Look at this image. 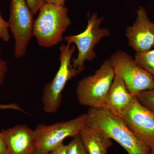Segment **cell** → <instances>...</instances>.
<instances>
[{
    "label": "cell",
    "instance_id": "cell-8",
    "mask_svg": "<svg viewBox=\"0 0 154 154\" xmlns=\"http://www.w3.org/2000/svg\"><path fill=\"white\" fill-rule=\"evenodd\" d=\"M86 113L51 125L38 124L34 130L36 149L49 153L63 143L65 139L80 134L86 125Z\"/></svg>",
    "mask_w": 154,
    "mask_h": 154
},
{
    "label": "cell",
    "instance_id": "cell-6",
    "mask_svg": "<svg viewBox=\"0 0 154 154\" xmlns=\"http://www.w3.org/2000/svg\"><path fill=\"white\" fill-rule=\"evenodd\" d=\"M115 74L119 76L132 96L154 90V76L140 66L132 56L118 51L109 59Z\"/></svg>",
    "mask_w": 154,
    "mask_h": 154
},
{
    "label": "cell",
    "instance_id": "cell-2",
    "mask_svg": "<svg viewBox=\"0 0 154 154\" xmlns=\"http://www.w3.org/2000/svg\"><path fill=\"white\" fill-rule=\"evenodd\" d=\"M65 6L45 3L34 21L33 36L38 45L44 48L55 46L62 42L63 35L72 24Z\"/></svg>",
    "mask_w": 154,
    "mask_h": 154
},
{
    "label": "cell",
    "instance_id": "cell-26",
    "mask_svg": "<svg viewBox=\"0 0 154 154\" xmlns=\"http://www.w3.org/2000/svg\"><path fill=\"white\" fill-rule=\"evenodd\" d=\"M153 17H154V13H153Z\"/></svg>",
    "mask_w": 154,
    "mask_h": 154
},
{
    "label": "cell",
    "instance_id": "cell-12",
    "mask_svg": "<svg viewBox=\"0 0 154 154\" xmlns=\"http://www.w3.org/2000/svg\"><path fill=\"white\" fill-rule=\"evenodd\" d=\"M133 96L128 91L121 77L115 74L102 107L119 117L129 107Z\"/></svg>",
    "mask_w": 154,
    "mask_h": 154
},
{
    "label": "cell",
    "instance_id": "cell-27",
    "mask_svg": "<svg viewBox=\"0 0 154 154\" xmlns=\"http://www.w3.org/2000/svg\"></svg>",
    "mask_w": 154,
    "mask_h": 154
},
{
    "label": "cell",
    "instance_id": "cell-15",
    "mask_svg": "<svg viewBox=\"0 0 154 154\" xmlns=\"http://www.w3.org/2000/svg\"><path fill=\"white\" fill-rule=\"evenodd\" d=\"M67 154H88L80 134L74 137L67 145Z\"/></svg>",
    "mask_w": 154,
    "mask_h": 154
},
{
    "label": "cell",
    "instance_id": "cell-14",
    "mask_svg": "<svg viewBox=\"0 0 154 154\" xmlns=\"http://www.w3.org/2000/svg\"><path fill=\"white\" fill-rule=\"evenodd\" d=\"M135 60L154 76V48L144 52L136 53Z\"/></svg>",
    "mask_w": 154,
    "mask_h": 154
},
{
    "label": "cell",
    "instance_id": "cell-10",
    "mask_svg": "<svg viewBox=\"0 0 154 154\" xmlns=\"http://www.w3.org/2000/svg\"><path fill=\"white\" fill-rule=\"evenodd\" d=\"M128 45L136 53L144 52L154 48V23L149 19L144 8L137 11L135 21L126 29Z\"/></svg>",
    "mask_w": 154,
    "mask_h": 154
},
{
    "label": "cell",
    "instance_id": "cell-20",
    "mask_svg": "<svg viewBox=\"0 0 154 154\" xmlns=\"http://www.w3.org/2000/svg\"><path fill=\"white\" fill-rule=\"evenodd\" d=\"M67 145L62 143L52 150L50 152L49 154H67Z\"/></svg>",
    "mask_w": 154,
    "mask_h": 154
},
{
    "label": "cell",
    "instance_id": "cell-22",
    "mask_svg": "<svg viewBox=\"0 0 154 154\" xmlns=\"http://www.w3.org/2000/svg\"><path fill=\"white\" fill-rule=\"evenodd\" d=\"M45 2L51 3L59 6H65L66 0H45Z\"/></svg>",
    "mask_w": 154,
    "mask_h": 154
},
{
    "label": "cell",
    "instance_id": "cell-7",
    "mask_svg": "<svg viewBox=\"0 0 154 154\" xmlns=\"http://www.w3.org/2000/svg\"><path fill=\"white\" fill-rule=\"evenodd\" d=\"M33 13L26 0H11L9 30L15 39L14 54L16 58L24 56L33 36L34 21Z\"/></svg>",
    "mask_w": 154,
    "mask_h": 154
},
{
    "label": "cell",
    "instance_id": "cell-11",
    "mask_svg": "<svg viewBox=\"0 0 154 154\" xmlns=\"http://www.w3.org/2000/svg\"><path fill=\"white\" fill-rule=\"evenodd\" d=\"M9 154H30L36 149L35 132L25 125L2 130Z\"/></svg>",
    "mask_w": 154,
    "mask_h": 154
},
{
    "label": "cell",
    "instance_id": "cell-13",
    "mask_svg": "<svg viewBox=\"0 0 154 154\" xmlns=\"http://www.w3.org/2000/svg\"><path fill=\"white\" fill-rule=\"evenodd\" d=\"M80 135L88 154H107L108 149L113 144L110 138L86 125Z\"/></svg>",
    "mask_w": 154,
    "mask_h": 154
},
{
    "label": "cell",
    "instance_id": "cell-5",
    "mask_svg": "<svg viewBox=\"0 0 154 154\" xmlns=\"http://www.w3.org/2000/svg\"><path fill=\"white\" fill-rule=\"evenodd\" d=\"M88 25L83 32L64 38L67 43L75 44L78 48V55L72 60V63L73 67L80 72L85 69V62L91 61L96 57L95 48L102 38L110 34L107 28H101L104 20L102 17H98V14L95 13L88 14Z\"/></svg>",
    "mask_w": 154,
    "mask_h": 154
},
{
    "label": "cell",
    "instance_id": "cell-21",
    "mask_svg": "<svg viewBox=\"0 0 154 154\" xmlns=\"http://www.w3.org/2000/svg\"><path fill=\"white\" fill-rule=\"evenodd\" d=\"M9 154L5 142L4 140L2 135L0 132V154Z\"/></svg>",
    "mask_w": 154,
    "mask_h": 154
},
{
    "label": "cell",
    "instance_id": "cell-3",
    "mask_svg": "<svg viewBox=\"0 0 154 154\" xmlns=\"http://www.w3.org/2000/svg\"><path fill=\"white\" fill-rule=\"evenodd\" d=\"M115 76L110 59L106 60L94 75L78 83L76 93L79 103L90 107H103Z\"/></svg>",
    "mask_w": 154,
    "mask_h": 154
},
{
    "label": "cell",
    "instance_id": "cell-18",
    "mask_svg": "<svg viewBox=\"0 0 154 154\" xmlns=\"http://www.w3.org/2000/svg\"><path fill=\"white\" fill-rule=\"evenodd\" d=\"M33 15L38 13L39 10L45 4V0H26Z\"/></svg>",
    "mask_w": 154,
    "mask_h": 154
},
{
    "label": "cell",
    "instance_id": "cell-19",
    "mask_svg": "<svg viewBox=\"0 0 154 154\" xmlns=\"http://www.w3.org/2000/svg\"><path fill=\"white\" fill-rule=\"evenodd\" d=\"M2 50L0 48V86L4 82L5 77L8 72V64L7 62L1 57Z\"/></svg>",
    "mask_w": 154,
    "mask_h": 154
},
{
    "label": "cell",
    "instance_id": "cell-4",
    "mask_svg": "<svg viewBox=\"0 0 154 154\" xmlns=\"http://www.w3.org/2000/svg\"><path fill=\"white\" fill-rule=\"evenodd\" d=\"M75 45L67 43L60 47V65L54 79L45 86L42 96L43 109L46 113H55L62 101V92L67 82L80 72L72 63V57L75 51Z\"/></svg>",
    "mask_w": 154,
    "mask_h": 154
},
{
    "label": "cell",
    "instance_id": "cell-1",
    "mask_svg": "<svg viewBox=\"0 0 154 154\" xmlns=\"http://www.w3.org/2000/svg\"><path fill=\"white\" fill-rule=\"evenodd\" d=\"M86 126L117 142L128 154H151V150L130 130L119 116L103 107H90L86 113Z\"/></svg>",
    "mask_w": 154,
    "mask_h": 154
},
{
    "label": "cell",
    "instance_id": "cell-24",
    "mask_svg": "<svg viewBox=\"0 0 154 154\" xmlns=\"http://www.w3.org/2000/svg\"><path fill=\"white\" fill-rule=\"evenodd\" d=\"M0 107H6V106H3V105H2V106H0Z\"/></svg>",
    "mask_w": 154,
    "mask_h": 154
},
{
    "label": "cell",
    "instance_id": "cell-23",
    "mask_svg": "<svg viewBox=\"0 0 154 154\" xmlns=\"http://www.w3.org/2000/svg\"><path fill=\"white\" fill-rule=\"evenodd\" d=\"M30 154H49V153L45 152L42 151L38 149H36L32 153Z\"/></svg>",
    "mask_w": 154,
    "mask_h": 154
},
{
    "label": "cell",
    "instance_id": "cell-17",
    "mask_svg": "<svg viewBox=\"0 0 154 154\" xmlns=\"http://www.w3.org/2000/svg\"><path fill=\"white\" fill-rule=\"evenodd\" d=\"M9 30L8 23L2 17L0 11V39L9 41L11 38Z\"/></svg>",
    "mask_w": 154,
    "mask_h": 154
},
{
    "label": "cell",
    "instance_id": "cell-16",
    "mask_svg": "<svg viewBox=\"0 0 154 154\" xmlns=\"http://www.w3.org/2000/svg\"><path fill=\"white\" fill-rule=\"evenodd\" d=\"M136 97L143 105L154 113V90L141 92Z\"/></svg>",
    "mask_w": 154,
    "mask_h": 154
},
{
    "label": "cell",
    "instance_id": "cell-9",
    "mask_svg": "<svg viewBox=\"0 0 154 154\" xmlns=\"http://www.w3.org/2000/svg\"><path fill=\"white\" fill-rule=\"evenodd\" d=\"M134 134L154 151V113L134 96L129 107L119 116Z\"/></svg>",
    "mask_w": 154,
    "mask_h": 154
},
{
    "label": "cell",
    "instance_id": "cell-25",
    "mask_svg": "<svg viewBox=\"0 0 154 154\" xmlns=\"http://www.w3.org/2000/svg\"><path fill=\"white\" fill-rule=\"evenodd\" d=\"M151 154H154V151L152 152H151Z\"/></svg>",
    "mask_w": 154,
    "mask_h": 154
}]
</instances>
